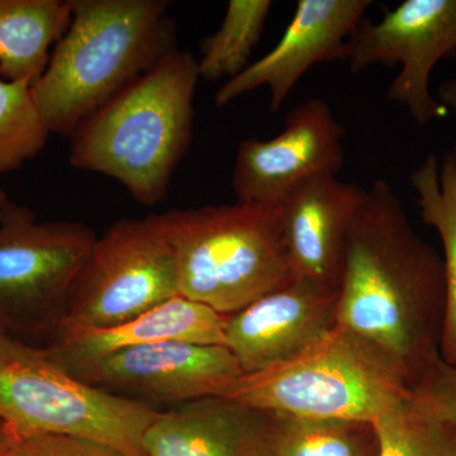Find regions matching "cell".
<instances>
[{
  "label": "cell",
  "instance_id": "6da1fadb",
  "mask_svg": "<svg viewBox=\"0 0 456 456\" xmlns=\"http://www.w3.org/2000/svg\"><path fill=\"white\" fill-rule=\"evenodd\" d=\"M336 311L338 326L373 345L411 388L440 355L443 256L413 230L386 180L365 188L354 216Z\"/></svg>",
  "mask_w": 456,
  "mask_h": 456
},
{
  "label": "cell",
  "instance_id": "7a4b0ae2",
  "mask_svg": "<svg viewBox=\"0 0 456 456\" xmlns=\"http://www.w3.org/2000/svg\"><path fill=\"white\" fill-rule=\"evenodd\" d=\"M198 60L171 51L108 101L71 134L75 169L117 180L134 200H165L193 139Z\"/></svg>",
  "mask_w": 456,
  "mask_h": 456
},
{
  "label": "cell",
  "instance_id": "3957f363",
  "mask_svg": "<svg viewBox=\"0 0 456 456\" xmlns=\"http://www.w3.org/2000/svg\"><path fill=\"white\" fill-rule=\"evenodd\" d=\"M68 31L33 84L51 134L77 126L176 50L165 0H69Z\"/></svg>",
  "mask_w": 456,
  "mask_h": 456
},
{
  "label": "cell",
  "instance_id": "277c9868",
  "mask_svg": "<svg viewBox=\"0 0 456 456\" xmlns=\"http://www.w3.org/2000/svg\"><path fill=\"white\" fill-rule=\"evenodd\" d=\"M146 218L171 248L180 296L224 316L293 281L281 203L171 209Z\"/></svg>",
  "mask_w": 456,
  "mask_h": 456
},
{
  "label": "cell",
  "instance_id": "5b68a950",
  "mask_svg": "<svg viewBox=\"0 0 456 456\" xmlns=\"http://www.w3.org/2000/svg\"><path fill=\"white\" fill-rule=\"evenodd\" d=\"M411 389L373 345L336 326L294 358L242 374L224 397L265 412L374 424Z\"/></svg>",
  "mask_w": 456,
  "mask_h": 456
},
{
  "label": "cell",
  "instance_id": "8992f818",
  "mask_svg": "<svg viewBox=\"0 0 456 456\" xmlns=\"http://www.w3.org/2000/svg\"><path fill=\"white\" fill-rule=\"evenodd\" d=\"M159 412L77 379L42 347L16 338L0 349V419L20 439L61 435L145 456L143 435Z\"/></svg>",
  "mask_w": 456,
  "mask_h": 456
},
{
  "label": "cell",
  "instance_id": "52a82bcc",
  "mask_svg": "<svg viewBox=\"0 0 456 456\" xmlns=\"http://www.w3.org/2000/svg\"><path fill=\"white\" fill-rule=\"evenodd\" d=\"M180 296L175 261L147 218H122L95 239L53 340L110 329Z\"/></svg>",
  "mask_w": 456,
  "mask_h": 456
},
{
  "label": "cell",
  "instance_id": "ba28073f",
  "mask_svg": "<svg viewBox=\"0 0 456 456\" xmlns=\"http://www.w3.org/2000/svg\"><path fill=\"white\" fill-rule=\"evenodd\" d=\"M95 239L86 224L38 222L9 200L0 212V323L9 335L55 336Z\"/></svg>",
  "mask_w": 456,
  "mask_h": 456
},
{
  "label": "cell",
  "instance_id": "9c48e42d",
  "mask_svg": "<svg viewBox=\"0 0 456 456\" xmlns=\"http://www.w3.org/2000/svg\"><path fill=\"white\" fill-rule=\"evenodd\" d=\"M455 53L456 0H406L378 22L365 17L342 61L354 74L374 65H399L387 97L424 126L445 113L432 95L430 79L435 66Z\"/></svg>",
  "mask_w": 456,
  "mask_h": 456
},
{
  "label": "cell",
  "instance_id": "30bf717a",
  "mask_svg": "<svg viewBox=\"0 0 456 456\" xmlns=\"http://www.w3.org/2000/svg\"><path fill=\"white\" fill-rule=\"evenodd\" d=\"M224 345L165 341L110 354L71 374L141 403H173L224 397L242 377Z\"/></svg>",
  "mask_w": 456,
  "mask_h": 456
},
{
  "label": "cell",
  "instance_id": "8fae6325",
  "mask_svg": "<svg viewBox=\"0 0 456 456\" xmlns=\"http://www.w3.org/2000/svg\"><path fill=\"white\" fill-rule=\"evenodd\" d=\"M345 128L321 98L290 110L269 140H242L232 171L237 202L278 204L314 176L338 175L345 163Z\"/></svg>",
  "mask_w": 456,
  "mask_h": 456
},
{
  "label": "cell",
  "instance_id": "7c38bea8",
  "mask_svg": "<svg viewBox=\"0 0 456 456\" xmlns=\"http://www.w3.org/2000/svg\"><path fill=\"white\" fill-rule=\"evenodd\" d=\"M371 5V0H299L278 44L224 83L216 93L215 106L227 107L266 86L270 108L277 112L312 66L344 60L347 42Z\"/></svg>",
  "mask_w": 456,
  "mask_h": 456
},
{
  "label": "cell",
  "instance_id": "4fadbf2b",
  "mask_svg": "<svg viewBox=\"0 0 456 456\" xmlns=\"http://www.w3.org/2000/svg\"><path fill=\"white\" fill-rule=\"evenodd\" d=\"M338 294L293 279L226 318L224 346L242 373L265 370L301 354L338 326Z\"/></svg>",
  "mask_w": 456,
  "mask_h": 456
},
{
  "label": "cell",
  "instance_id": "5bb4252c",
  "mask_svg": "<svg viewBox=\"0 0 456 456\" xmlns=\"http://www.w3.org/2000/svg\"><path fill=\"white\" fill-rule=\"evenodd\" d=\"M364 191L336 175H320L284 198L281 231L293 279L338 293L347 237Z\"/></svg>",
  "mask_w": 456,
  "mask_h": 456
},
{
  "label": "cell",
  "instance_id": "9a60e30c",
  "mask_svg": "<svg viewBox=\"0 0 456 456\" xmlns=\"http://www.w3.org/2000/svg\"><path fill=\"white\" fill-rule=\"evenodd\" d=\"M270 412L228 397L176 404L143 435L145 456H256L265 439Z\"/></svg>",
  "mask_w": 456,
  "mask_h": 456
},
{
  "label": "cell",
  "instance_id": "2e32d148",
  "mask_svg": "<svg viewBox=\"0 0 456 456\" xmlns=\"http://www.w3.org/2000/svg\"><path fill=\"white\" fill-rule=\"evenodd\" d=\"M226 318L208 305L176 296L122 325L56 338L42 349L51 362L74 374L110 354L158 342L224 346Z\"/></svg>",
  "mask_w": 456,
  "mask_h": 456
},
{
  "label": "cell",
  "instance_id": "e0dca14e",
  "mask_svg": "<svg viewBox=\"0 0 456 456\" xmlns=\"http://www.w3.org/2000/svg\"><path fill=\"white\" fill-rule=\"evenodd\" d=\"M70 20L69 0H0V77L37 82Z\"/></svg>",
  "mask_w": 456,
  "mask_h": 456
},
{
  "label": "cell",
  "instance_id": "ac0fdd59",
  "mask_svg": "<svg viewBox=\"0 0 456 456\" xmlns=\"http://www.w3.org/2000/svg\"><path fill=\"white\" fill-rule=\"evenodd\" d=\"M422 221L435 228L443 244L445 314L440 356L456 367V156L449 152L439 163L428 156L410 175Z\"/></svg>",
  "mask_w": 456,
  "mask_h": 456
},
{
  "label": "cell",
  "instance_id": "d6986e66",
  "mask_svg": "<svg viewBox=\"0 0 456 456\" xmlns=\"http://www.w3.org/2000/svg\"><path fill=\"white\" fill-rule=\"evenodd\" d=\"M256 456H378L374 425L270 412Z\"/></svg>",
  "mask_w": 456,
  "mask_h": 456
},
{
  "label": "cell",
  "instance_id": "ffe728a7",
  "mask_svg": "<svg viewBox=\"0 0 456 456\" xmlns=\"http://www.w3.org/2000/svg\"><path fill=\"white\" fill-rule=\"evenodd\" d=\"M373 425L378 456H456V426L412 389Z\"/></svg>",
  "mask_w": 456,
  "mask_h": 456
},
{
  "label": "cell",
  "instance_id": "44dd1931",
  "mask_svg": "<svg viewBox=\"0 0 456 456\" xmlns=\"http://www.w3.org/2000/svg\"><path fill=\"white\" fill-rule=\"evenodd\" d=\"M272 8L270 0H230L220 28L200 45V79L226 83L241 74L250 65Z\"/></svg>",
  "mask_w": 456,
  "mask_h": 456
},
{
  "label": "cell",
  "instance_id": "7402d4cb",
  "mask_svg": "<svg viewBox=\"0 0 456 456\" xmlns=\"http://www.w3.org/2000/svg\"><path fill=\"white\" fill-rule=\"evenodd\" d=\"M50 134L33 94V84L0 77V176L40 154Z\"/></svg>",
  "mask_w": 456,
  "mask_h": 456
},
{
  "label": "cell",
  "instance_id": "603a6c76",
  "mask_svg": "<svg viewBox=\"0 0 456 456\" xmlns=\"http://www.w3.org/2000/svg\"><path fill=\"white\" fill-rule=\"evenodd\" d=\"M417 397L441 417L456 426V367L441 356L432 360L424 374L412 387Z\"/></svg>",
  "mask_w": 456,
  "mask_h": 456
},
{
  "label": "cell",
  "instance_id": "cb8c5ba5",
  "mask_svg": "<svg viewBox=\"0 0 456 456\" xmlns=\"http://www.w3.org/2000/svg\"><path fill=\"white\" fill-rule=\"evenodd\" d=\"M13 456H125L95 441L61 435H37L18 443Z\"/></svg>",
  "mask_w": 456,
  "mask_h": 456
},
{
  "label": "cell",
  "instance_id": "d4e9b609",
  "mask_svg": "<svg viewBox=\"0 0 456 456\" xmlns=\"http://www.w3.org/2000/svg\"><path fill=\"white\" fill-rule=\"evenodd\" d=\"M20 441L17 432L0 419V456H13Z\"/></svg>",
  "mask_w": 456,
  "mask_h": 456
},
{
  "label": "cell",
  "instance_id": "484cf974",
  "mask_svg": "<svg viewBox=\"0 0 456 456\" xmlns=\"http://www.w3.org/2000/svg\"><path fill=\"white\" fill-rule=\"evenodd\" d=\"M437 98H439V102L444 108L452 110L456 117V79L441 84L439 90H437ZM452 154L456 156V142Z\"/></svg>",
  "mask_w": 456,
  "mask_h": 456
},
{
  "label": "cell",
  "instance_id": "4316f807",
  "mask_svg": "<svg viewBox=\"0 0 456 456\" xmlns=\"http://www.w3.org/2000/svg\"><path fill=\"white\" fill-rule=\"evenodd\" d=\"M13 340H16V338H14L13 336L9 335L7 330H5L2 323H0V349L7 346V345L11 344Z\"/></svg>",
  "mask_w": 456,
  "mask_h": 456
},
{
  "label": "cell",
  "instance_id": "83f0119b",
  "mask_svg": "<svg viewBox=\"0 0 456 456\" xmlns=\"http://www.w3.org/2000/svg\"><path fill=\"white\" fill-rule=\"evenodd\" d=\"M9 197L7 191H4L2 187H0V212L3 211L5 206L9 203Z\"/></svg>",
  "mask_w": 456,
  "mask_h": 456
}]
</instances>
